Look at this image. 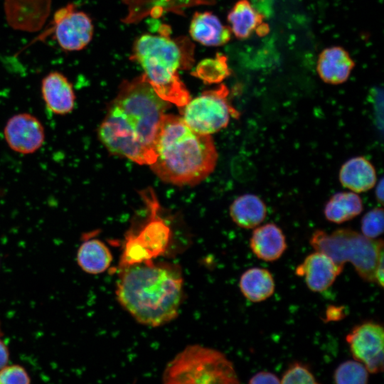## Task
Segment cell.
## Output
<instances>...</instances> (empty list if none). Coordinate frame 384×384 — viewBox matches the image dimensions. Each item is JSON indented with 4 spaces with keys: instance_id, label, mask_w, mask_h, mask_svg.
Segmentation results:
<instances>
[{
    "instance_id": "obj_1",
    "label": "cell",
    "mask_w": 384,
    "mask_h": 384,
    "mask_svg": "<svg viewBox=\"0 0 384 384\" xmlns=\"http://www.w3.org/2000/svg\"><path fill=\"white\" fill-rule=\"evenodd\" d=\"M170 105L156 95L144 74L124 81L97 129L100 142L112 154L151 165L157 130Z\"/></svg>"
},
{
    "instance_id": "obj_2",
    "label": "cell",
    "mask_w": 384,
    "mask_h": 384,
    "mask_svg": "<svg viewBox=\"0 0 384 384\" xmlns=\"http://www.w3.org/2000/svg\"><path fill=\"white\" fill-rule=\"evenodd\" d=\"M122 269L117 300L137 322L156 327L177 317L183 284L178 265L151 260Z\"/></svg>"
},
{
    "instance_id": "obj_3",
    "label": "cell",
    "mask_w": 384,
    "mask_h": 384,
    "mask_svg": "<svg viewBox=\"0 0 384 384\" xmlns=\"http://www.w3.org/2000/svg\"><path fill=\"white\" fill-rule=\"evenodd\" d=\"M155 160L149 165L163 181L196 185L215 169L218 152L210 134L191 129L183 118L164 114L154 142Z\"/></svg>"
},
{
    "instance_id": "obj_4",
    "label": "cell",
    "mask_w": 384,
    "mask_h": 384,
    "mask_svg": "<svg viewBox=\"0 0 384 384\" xmlns=\"http://www.w3.org/2000/svg\"><path fill=\"white\" fill-rule=\"evenodd\" d=\"M185 54L179 41L163 35L144 34L134 43L133 58L143 68L144 75L162 100L182 107L191 100L178 71L192 60Z\"/></svg>"
},
{
    "instance_id": "obj_5",
    "label": "cell",
    "mask_w": 384,
    "mask_h": 384,
    "mask_svg": "<svg viewBox=\"0 0 384 384\" xmlns=\"http://www.w3.org/2000/svg\"><path fill=\"white\" fill-rule=\"evenodd\" d=\"M310 245L315 251L329 256L339 267L351 262L366 282H375V270L381 255L384 254L382 239H370L351 228H339L329 233L316 230Z\"/></svg>"
},
{
    "instance_id": "obj_6",
    "label": "cell",
    "mask_w": 384,
    "mask_h": 384,
    "mask_svg": "<svg viewBox=\"0 0 384 384\" xmlns=\"http://www.w3.org/2000/svg\"><path fill=\"white\" fill-rule=\"evenodd\" d=\"M162 381L166 384L240 383L233 363L224 353L198 344L187 346L167 363Z\"/></svg>"
},
{
    "instance_id": "obj_7",
    "label": "cell",
    "mask_w": 384,
    "mask_h": 384,
    "mask_svg": "<svg viewBox=\"0 0 384 384\" xmlns=\"http://www.w3.org/2000/svg\"><path fill=\"white\" fill-rule=\"evenodd\" d=\"M150 210V219L137 234L126 237L119 266L124 267L151 261L165 252L170 238V229L159 216V203L151 190L142 194Z\"/></svg>"
},
{
    "instance_id": "obj_8",
    "label": "cell",
    "mask_w": 384,
    "mask_h": 384,
    "mask_svg": "<svg viewBox=\"0 0 384 384\" xmlns=\"http://www.w3.org/2000/svg\"><path fill=\"white\" fill-rule=\"evenodd\" d=\"M229 90L222 84L214 90H207L185 105L182 118L193 130L211 134L229 124L231 117L238 118L239 112L230 105Z\"/></svg>"
},
{
    "instance_id": "obj_9",
    "label": "cell",
    "mask_w": 384,
    "mask_h": 384,
    "mask_svg": "<svg viewBox=\"0 0 384 384\" xmlns=\"http://www.w3.org/2000/svg\"><path fill=\"white\" fill-rule=\"evenodd\" d=\"M54 38L59 46L65 51H78L91 41L94 26L85 12L68 4L55 13L53 19Z\"/></svg>"
},
{
    "instance_id": "obj_10",
    "label": "cell",
    "mask_w": 384,
    "mask_h": 384,
    "mask_svg": "<svg viewBox=\"0 0 384 384\" xmlns=\"http://www.w3.org/2000/svg\"><path fill=\"white\" fill-rule=\"evenodd\" d=\"M346 340L353 358L362 363L370 373L383 370L384 331L382 325L366 321L356 326Z\"/></svg>"
},
{
    "instance_id": "obj_11",
    "label": "cell",
    "mask_w": 384,
    "mask_h": 384,
    "mask_svg": "<svg viewBox=\"0 0 384 384\" xmlns=\"http://www.w3.org/2000/svg\"><path fill=\"white\" fill-rule=\"evenodd\" d=\"M4 136L9 147L21 154L37 151L46 138L41 122L26 112L14 114L8 119L4 128Z\"/></svg>"
},
{
    "instance_id": "obj_12",
    "label": "cell",
    "mask_w": 384,
    "mask_h": 384,
    "mask_svg": "<svg viewBox=\"0 0 384 384\" xmlns=\"http://www.w3.org/2000/svg\"><path fill=\"white\" fill-rule=\"evenodd\" d=\"M343 269L326 255L315 251L307 255L295 270L297 276L304 277L308 288L321 292L330 287Z\"/></svg>"
},
{
    "instance_id": "obj_13",
    "label": "cell",
    "mask_w": 384,
    "mask_h": 384,
    "mask_svg": "<svg viewBox=\"0 0 384 384\" xmlns=\"http://www.w3.org/2000/svg\"><path fill=\"white\" fill-rule=\"evenodd\" d=\"M41 91L48 110L57 115H66L73 110L75 94L73 84L62 73L51 71L41 80Z\"/></svg>"
},
{
    "instance_id": "obj_14",
    "label": "cell",
    "mask_w": 384,
    "mask_h": 384,
    "mask_svg": "<svg viewBox=\"0 0 384 384\" xmlns=\"http://www.w3.org/2000/svg\"><path fill=\"white\" fill-rule=\"evenodd\" d=\"M355 63L348 52L341 46L324 49L319 55L316 71L327 84L340 85L349 78Z\"/></svg>"
},
{
    "instance_id": "obj_15",
    "label": "cell",
    "mask_w": 384,
    "mask_h": 384,
    "mask_svg": "<svg viewBox=\"0 0 384 384\" xmlns=\"http://www.w3.org/2000/svg\"><path fill=\"white\" fill-rule=\"evenodd\" d=\"M250 246L258 259L266 262L277 260L287 247L282 229L272 223L255 228L250 240Z\"/></svg>"
},
{
    "instance_id": "obj_16",
    "label": "cell",
    "mask_w": 384,
    "mask_h": 384,
    "mask_svg": "<svg viewBox=\"0 0 384 384\" xmlns=\"http://www.w3.org/2000/svg\"><path fill=\"white\" fill-rule=\"evenodd\" d=\"M189 33L195 41L207 46H223L229 42L232 34L230 27L209 11L194 14Z\"/></svg>"
},
{
    "instance_id": "obj_17",
    "label": "cell",
    "mask_w": 384,
    "mask_h": 384,
    "mask_svg": "<svg viewBox=\"0 0 384 384\" xmlns=\"http://www.w3.org/2000/svg\"><path fill=\"white\" fill-rule=\"evenodd\" d=\"M264 16L249 0H238L228 14V21L232 33L238 39H247L254 32L265 35L268 26L263 23Z\"/></svg>"
},
{
    "instance_id": "obj_18",
    "label": "cell",
    "mask_w": 384,
    "mask_h": 384,
    "mask_svg": "<svg viewBox=\"0 0 384 384\" xmlns=\"http://www.w3.org/2000/svg\"><path fill=\"white\" fill-rule=\"evenodd\" d=\"M376 171L373 164L363 156L346 161L339 171L341 185L356 193L371 189L376 183Z\"/></svg>"
},
{
    "instance_id": "obj_19",
    "label": "cell",
    "mask_w": 384,
    "mask_h": 384,
    "mask_svg": "<svg viewBox=\"0 0 384 384\" xmlns=\"http://www.w3.org/2000/svg\"><path fill=\"white\" fill-rule=\"evenodd\" d=\"M267 208L257 196L246 193L238 196L230 206V215L239 227L246 229L256 228L265 220Z\"/></svg>"
},
{
    "instance_id": "obj_20",
    "label": "cell",
    "mask_w": 384,
    "mask_h": 384,
    "mask_svg": "<svg viewBox=\"0 0 384 384\" xmlns=\"http://www.w3.org/2000/svg\"><path fill=\"white\" fill-rule=\"evenodd\" d=\"M77 263L82 271L98 274L106 271L112 262V255L108 247L98 239L83 242L77 252Z\"/></svg>"
},
{
    "instance_id": "obj_21",
    "label": "cell",
    "mask_w": 384,
    "mask_h": 384,
    "mask_svg": "<svg viewBox=\"0 0 384 384\" xmlns=\"http://www.w3.org/2000/svg\"><path fill=\"white\" fill-rule=\"evenodd\" d=\"M239 287L247 299L252 302H260L273 294L275 284L272 274L267 270L252 267L242 274Z\"/></svg>"
},
{
    "instance_id": "obj_22",
    "label": "cell",
    "mask_w": 384,
    "mask_h": 384,
    "mask_svg": "<svg viewBox=\"0 0 384 384\" xmlns=\"http://www.w3.org/2000/svg\"><path fill=\"white\" fill-rule=\"evenodd\" d=\"M361 197L353 191L334 194L324 206V213L330 222L340 224L352 220L363 211Z\"/></svg>"
},
{
    "instance_id": "obj_23",
    "label": "cell",
    "mask_w": 384,
    "mask_h": 384,
    "mask_svg": "<svg viewBox=\"0 0 384 384\" xmlns=\"http://www.w3.org/2000/svg\"><path fill=\"white\" fill-rule=\"evenodd\" d=\"M194 75L206 83L221 82L230 75L226 56L220 53L214 58L201 61L198 65Z\"/></svg>"
},
{
    "instance_id": "obj_24",
    "label": "cell",
    "mask_w": 384,
    "mask_h": 384,
    "mask_svg": "<svg viewBox=\"0 0 384 384\" xmlns=\"http://www.w3.org/2000/svg\"><path fill=\"white\" fill-rule=\"evenodd\" d=\"M369 372L366 366L356 360L341 363L334 373V383L337 384H366Z\"/></svg>"
},
{
    "instance_id": "obj_25",
    "label": "cell",
    "mask_w": 384,
    "mask_h": 384,
    "mask_svg": "<svg viewBox=\"0 0 384 384\" xmlns=\"http://www.w3.org/2000/svg\"><path fill=\"white\" fill-rule=\"evenodd\" d=\"M280 383H319L310 368L301 362L291 363L284 372Z\"/></svg>"
},
{
    "instance_id": "obj_26",
    "label": "cell",
    "mask_w": 384,
    "mask_h": 384,
    "mask_svg": "<svg viewBox=\"0 0 384 384\" xmlns=\"http://www.w3.org/2000/svg\"><path fill=\"white\" fill-rule=\"evenodd\" d=\"M383 209L375 208L366 213L361 220V232L366 238L375 239L383 232Z\"/></svg>"
},
{
    "instance_id": "obj_27",
    "label": "cell",
    "mask_w": 384,
    "mask_h": 384,
    "mask_svg": "<svg viewBox=\"0 0 384 384\" xmlns=\"http://www.w3.org/2000/svg\"><path fill=\"white\" fill-rule=\"evenodd\" d=\"M31 378L21 365H6L0 368V384H28Z\"/></svg>"
},
{
    "instance_id": "obj_28",
    "label": "cell",
    "mask_w": 384,
    "mask_h": 384,
    "mask_svg": "<svg viewBox=\"0 0 384 384\" xmlns=\"http://www.w3.org/2000/svg\"><path fill=\"white\" fill-rule=\"evenodd\" d=\"M251 384L280 383L277 375L269 371H260L255 374L249 380Z\"/></svg>"
},
{
    "instance_id": "obj_29",
    "label": "cell",
    "mask_w": 384,
    "mask_h": 384,
    "mask_svg": "<svg viewBox=\"0 0 384 384\" xmlns=\"http://www.w3.org/2000/svg\"><path fill=\"white\" fill-rule=\"evenodd\" d=\"M0 336V368L8 364L9 361V350Z\"/></svg>"
},
{
    "instance_id": "obj_30",
    "label": "cell",
    "mask_w": 384,
    "mask_h": 384,
    "mask_svg": "<svg viewBox=\"0 0 384 384\" xmlns=\"http://www.w3.org/2000/svg\"><path fill=\"white\" fill-rule=\"evenodd\" d=\"M326 320H339L343 317V310L339 307L329 306L326 312Z\"/></svg>"
},
{
    "instance_id": "obj_31",
    "label": "cell",
    "mask_w": 384,
    "mask_h": 384,
    "mask_svg": "<svg viewBox=\"0 0 384 384\" xmlns=\"http://www.w3.org/2000/svg\"><path fill=\"white\" fill-rule=\"evenodd\" d=\"M383 178H382L375 188V197L377 201L381 204L383 202Z\"/></svg>"
},
{
    "instance_id": "obj_32",
    "label": "cell",
    "mask_w": 384,
    "mask_h": 384,
    "mask_svg": "<svg viewBox=\"0 0 384 384\" xmlns=\"http://www.w3.org/2000/svg\"><path fill=\"white\" fill-rule=\"evenodd\" d=\"M3 336V332L1 329V322H0V336Z\"/></svg>"
}]
</instances>
